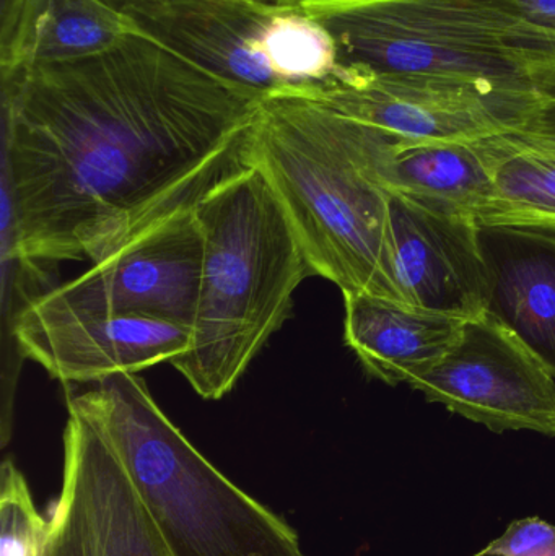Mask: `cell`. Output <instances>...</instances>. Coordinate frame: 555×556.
<instances>
[{
    "mask_svg": "<svg viewBox=\"0 0 555 556\" xmlns=\"http://www.w3.org/2000/svg\"><path fill=\"white\" fill-rule=\"evenodd\" d=\"M342 67L555 93V35L502 0H300Z\"/></svg>",
    "mask_w": 555,
    "mask_h": 556,
    "instance_id": "5",
    "label": "cell"
},
{
    "mask_svg": "<svg viewBox=\"0 0 555 556\" xmlns=\"http://www.w3.org/2000/svg\"><path fill=\"white\" fill-rule=\"evenodd\" d=\"M48 526L33 503L25 477L7 459L0 489V556H42Z\"/></svg>",
    "mask_w": 555,
    "mask_h": 556,
    "instance_id": "18",
    "label": "cell"
},
{
    "mask_svg": "<svg viewBox=\"0 0 555 556\" xmlns=\"http://www.w3.org/2000/svg\"><path fill=\"white\" fill-rule=\"evenodd\" d=\"M123 457L172 556H306L295 529L209 463L137 375L71 394Z\"/></svg>",
    "mask_w": 555,
    "mask_h": 556,
    "instance_id": "4",
    "label": "cell"
},
{
    "mask_svg": "<svg viewBox=\"0 0 555 556\" xmlns=\"http://www.w3.org/2000/svg\"><path fill=\"white\" fill-rule=\"evenodd\" d=\"M390 241L400 301L463 319L488 313L489 274L476 218L391 194Z\"/></svg>",
    "mask_w": 555,
    "mask_h": 556,
    "instance_id": "12",
    "label": "cell"
},
{
    "mask_svg": "<svg viewBox=\"0 0 555 556\" xmlns=\"http://www.w3.org/2000/svg\"><path fill=\"white\" fill-rule=\"evenodd\" d=\"M517 139L555 155V93L541 108L540 113L520 130L514 132Z\"/></svg>",
    "mask_w": 555,
    "mask_h": 556,
    "instance_id": "20",
    "label": "cell"
},
{
    "mask_svg": "<svg viewBox=\"0 0 555 556\" xmlns=\"http://www.w3.org/2000/svg\"><path fill=\"white\" fill-rule=\"evenodd\" d=\"M525 22L555 35V0H502Z\"/></svg>",
    "mask_w": 555,
    "mask_h": 556,
    "instance_id": "21",
    "label": "cell"
},
{
    "mask_svg": "<svg viewBox=\"0 0 555 556\" xmlns=\"http://www.w3.org/2000/svg\"><path fill=\"white\" fill-rule=\"evenodd\" d=\"M204 235L192 207L130 241L80 277L26 306L62 316H140L191 329L201 283ZM25 307V306H23Z\"/></svg>",
    "mask_w": 555,
    "mask_h": 556,
    "instance_id": "9",
    "label": "cell"
},
{
    "mask_svg": "<svg viewBox=\"0 0 555 556\" xmlns=\"http://www.w3.org/2000/svg\"><path fill=\"white\" fill-rule=\"evenodd\" d=\"M553 94L436 75L344 67L316 100L398 139L481 140L517 132Z\"/></svg>",
    "mask_w": 555,
    "mask_h": 556,
    "instance_id": "7",
    "label": "cell"
},
{
    "mask_svg": "<svg viewBox=\"0 0 555 556\" xmlns=\"http://www.w3.org/2000/svg\"><path fill=\"white\" fill-rule=\"evenodd\" d=\"M390 139L316 98L276 94L257 106L241 159L269 182L315 276L400 301L380 178Z\"/></svg>",
    "mask_w": 555,
    "mask_h": 556,
    "instance_id": "2",
    "label": "cell"
},
{
    "mask_svg": "<svg viewBox=\"0 0 555 556\" xmlns=\"http://www.w3.org/2000/svg\"><path fill=\"white\" fill-rule=\"evenodd\" d=\"M495 195L478 224L555 235V155L514 134L495 137Z\"/></svg>",
    "mask_w": 555,
    "mask_h": 556,
    "instance_id": "17",
    "label": "cell"
},
{
    "mask_svg": "<svg viewBox=\"0 0 555 556\" xmlns=\"http://www.w3.org/2000/svg\"><path fill=\"white\" fill-rule=\"evenodd\" d=\"M130 29L100 0H26L15 31L0 42V72L98 54Z\"/></svg>",
    "mask_w": 555,
    "mask_h": 556,
    "instance_id": "16",
    "label": "cell"
},
{
    "mask_svg": "<svg viewBox=\"0 0 555 556\" xmlns=\"http://www.w3.org/2000/svg\"><path fill=\"white\" fill-rule=\"evenodd\" d=\"M100 2L121 13V10H123L124 7L129 5V3L137 2V0H100Z\"/></svg>",
    "mask_w": 555,
    "mask_h": 556,
    "instance_id": "22",
    "label": "cell"
},
{
    "mask_svg": "<svg viewBox=\"0 0 555 556\" xmlns=\"http://www.w3.org/2000/svg\"><path fill=\"white\" fill-rule=\"evenodd\" d=\"M42 556H45V554H42Z\"/></svg>",
    "mask_w": 555,
    "mask_h": 556,
    "instance_id": "24",
    "label": "cell"
},
{
    "mask_svg": "<svg viewBox=\"0 0 555 556\" xmlns=\"http://www.w3.org/2000/svg\"><path fill=\"white\" fill-rule=\"evenodd\" d=\"M344 294V339L371 378L413 386L462 337L466 320L381 294Z\"/></svg>",
    "mask_w": 555,
    "mask_h": 556,
    "instance_id": "13",
    "label": "cell"
},
{
    "mask_svg": "<svg viewBox=\"0 0 555 556\" xmlns=\"http://www.w3.org/2000/svg\"><path fill=\"white\" fill-rule=\"evenodd\" d=\"M22 358L62 382H100L175 362L191 345V329L140 316H62L25 306L12 323Z\"/></svg>",
    "mask_w": 555,
    "mask_h": 556,
    "instance_id": "11",
    "label": "cell"
},
{
    "mask_svg": "<svg viewBox=\"0 0 555 556\" xmlns=\"http://www.w3.org/2000/svg\"><path fill=\"white\" fill-rule=\"evenodd\" d=\"M130 28L261 98L316 97L341 75L332 36L302 7L261 0H137Z\"/></svg>",
    "mask_w": 555,
    "mask_h": 556,
    "instance_id": "6",
    "label": "cell"
},
{
    "mask_svg": "<svg viewBox=\"0 0 555 556\" xmlns=\"http://www.w3.org/2000/svg\"><path fill=\"white\" fill-rule=\"evenodd\" d=\"M495 137L407 140L391 136L381 159V182L391 194L478 220L495 195Z\"/></svg>",
    "mask_w": 555,
    "mask_h": 556,
    "instance_id": "15",
    "label": "cell"
},
{
    "mask_svg": "<svg viewBox=\"0 0 555 556\" xmlns=\"http://www.w3.org/2000/svg\"><path fill=\"white\" fill-rule=\"evenodd\" d=\"M488 313L517 333L555 376V235L482 227Z\"/></svg>",
    "mask_w": 555,
    "mask_h": 556,
    "instance_id": "14",
    "label": "cell"
},
{
    "mask_svg": "<svg viewBox=\"0 0 555 556\" xmlns=\"http://www.w3.org/2000/svg\"><path fill=\"white\" fill-rule=\"evenodd\" d=\"M411 388L489 428L555 437V376L497 317L468 319L442 362Z\"/></svg>",
    "mask_w": 555,
    "mask_h": 556,
    "instance_id": "10",
    "label": "cell"
},
{
    "mask_svg": "<svg viewBox=\"0 0 555 556\" xmlns=\"http://www.w3.org/2000/svg\"><path fill=\"white\" fill-rule=\"evenodd\" d=\"M472 556H555V526L540 518L518 519Z\"/></svg>",
    "mask_w": 555,
    "mask_h": 556,
    "instance_id": "19",
    "label": "cell"
},
{
    "mask_svg": "<svg viewBox=\"0 0 555 556\" xmlns=\"http://www.w3.org/2000/svg\"><path fill=\"white\" fill-rule=\"evenodd\" d=\"M204 235L191 345L172 365L205 401L225 397L315 276L261 172L241 163L194 204Z\"/></svg>",
    "mask_w": 555,
    "mask_h": 556,
    "instance_id": "3",
    "label": "cell"
},
{
    "mask_svg": "<svg viewBox=\"0 0 555 556\" xmlns=\"http://www.w3.org/2000/svg\"><path fill=\"white\" fill-rule=\"evenodd\" d=\"M261 2L270 3V5L277 7H290L297 5V3L300 2V0H261Z\"/></svg>",
    "mask_w": 555,
    "mask_h": 556,
    "instance_id": "23",
    "label": "cell"
},
{
    "mask_svg": "<svg viewBox=\"0 0 555 556\" xmlns=\"http://www.w3.org/2000/svg\"><path fill=\"white\" fill-rule=\"evenodd\" d=\"M2 75V260L100 263L241 163L264 98L130 29Z\"/></svg>",
    "mask_w": 555,
    "mask_h": 556,
    "instance_id": "1",
    "label": "cell"
},
{
    "mask_svg": "<svg viewBox=\"0 0 555 556\" xmlns=\"http://www.w3.org/2000/svg\"><path fill=\"white\" fill-rule=\"evenodd\" d=\"M67 410L45 556H172L106 431L75 405Z\"/></svg>",
    "mask_w": 555,
    "mask_h": 556,
    "instance_id": "8",
    "label": "cell"
}]
</instances>
